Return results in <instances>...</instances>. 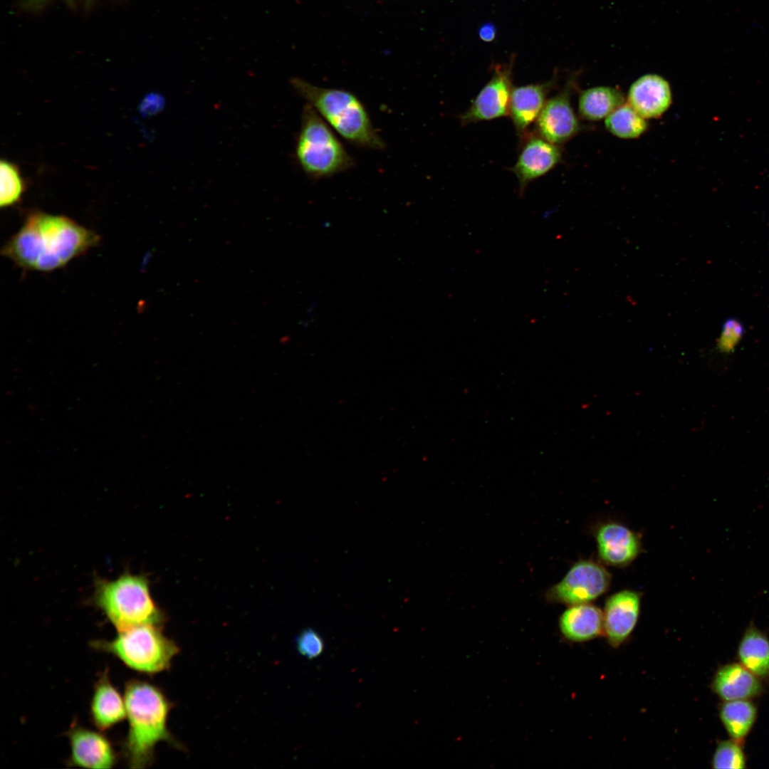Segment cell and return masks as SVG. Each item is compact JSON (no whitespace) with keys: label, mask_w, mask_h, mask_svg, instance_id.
<instances>
[{"label":"cell","mask_w":769,"mask_h":769,"mask_svg":"<svg viewBox=\"0 0 769 769\" xmlns=\"http://www.w3.org/2000/svg\"><path fill=\"white\" fill-rule=\"evenodd\" d=\"M95 232L63 216L33 212L4 245L1 254L18 266L51 271L96 246Z\"/></svg>","instance_id":"1"},{"label":"cell","mask_w":769,"mask_h":769,"mask_svg":"<svg viewBox=\"0 0 769 769\" xmlns=\"http://www.w3.org/2000/svg\"><path fill=\"white\" fill-rule=\"evenodd\" d=\"M124 698L128 729L123 757L129 768H147L153 763L158 743L174 742L167 727L171 703L159 689L139 679L125 683Z\"/></svg>","instance_id":"2"},{"label":"cell","mask_w":769,"mask_h":769,"mask_svg":"<svg viewBox=\"0 0 769 769\" xmlns=\"http://www.w3.org/2000/svg\"><path fill=\"white\" fill-rule=\"evenodd\" d=\"M292 85L332 130L358 147L383 150L384 141L376 131L367 108L350 91L314 85L294 78Z\"/></svg>","instance_id":"3"},{"label":"cell","mask_w":769,"mask_h":769,"mask_svg":"<svg viewBox=\"0 0 769 769\" xmlns=\"http://www.w3.org/2000/svg\"><path fill=\"white\" fill-rule=\"evenodd\" d=\"M94 603L117 632L142 624L159 626L164 619L142 575L125 572L113 580H98Z\"/></svg>","instance_id":"4"},{"label":"cell","mask_w":769,"mask_h":769,"mask_svg":"<svg viewBox=\"0 0 769 769\" xmlns=\"http://www.w3.org/2000/svg\"><path fill=\"white\" fill-rule=\"evenodd\" d=\"M295 154L303 171L313 180L331 177L355 165L335 132L308 103L302 111Z\"/></svg>","instance_id":"5"},{"label":"cell","mask_w":769,"mask_h":769,"mask_svg":"<svg viewBox=\"0 0 769 769\" xmlns=\"http://www.w3.org/2000/svg\"><path fill=\"white\" fill-rule=\"evenodd\" d=\"M90 646L113 655L128 668L147 674L167 669L179 652L177 644L162 634L159 626L152 624L118 632L113 639L92 641Z\"/></svg>","instance_id":"6"},{"label":"cell","mask_w":769,"mask_h":769,"mask_svg":"<svg viewBox=\"0 0 769 769\" xmlns=\"http://www.w3.org/2000/svg\"><path fill=\"white\" fill-rule=\"evenodd\" d=\"M610 581L611 575L602 565L580 560L548 590V597L570 605L590 603L607 590Z\"/></svg>","instance_id":"7"},{"label":"cell","mask_w":769,"mask_h":769,"mask_svg":"<svg viewBox=\"0 0 769 769\" xmlns=\"http://www.w3.org/2000/svg\"><path fill=\"white\" fill-rule=\"evenodd\" d=\"M575 83L569 80L565 88L547 100L535 122V133L557 145L575 137L580 123L571 103Z\"/></svg>","instance_id":"8"},{"label":"cell","mask_w":769,"mask_h":769,"mask_svg":"<svg viewBox=\"0 0 769 769\" xmlns=\"http://www.w3.org/2000/svg\"><path fill=\"white\" fill-rule=\"evenodd\" d=\"M512 89L511 68L496 67L491 79L460 115L461 124L465 125L508 115Z\"/></svg>","instance_id":"9"},{"label":"cell","mask_w":769,"mask_h":769,"mask_svg":"<svg viewBox=\"0 0 769 769\" xmlns=\"http://www.w3.org/2000/svg\"><path fill=\"white\" fill-rule=\"evenodd\" d=\"M102 732L73 723L66 733L70 749L68 765L95 769L113 768L117 761V754L111 741Z\"/></svg>","instance_id":"10"},{"label":"cell","mask_w":769,"mask_h":769,"mask_svg":"<svg viewBox=\"0 0 769 769\" xmlns=\"http://www.w3.org/2000/svg\"><path fill=\"white\" fill-rule=\"evenodd\" d=\"M517 161L512 168L516 176L519 194L522 195L530 182L545 175L562 159L559 145L538 134L525 132Z\"/></svg>","instance_id":"11"},{"label":"cell","mask_w":769,"mask_h":769,"mask_svg":"<svg viewBox=\"0 0 769 769\" xmlns=\"http://www.w3.org/2000/svg\"><path fill=\"white\" fill-rule=\"evenodd\" d=\"M640 601L639 594L629 590L614 593L606 600L603 633L613 647L625 642L633 632L639 615Z\"/></svg>","instance_id":"12"},{"label":"cell","mask_w":769,"mask_h":769,"mask_svg":"<svg viewBox=\"0 0 769 769\" xmlns=\"http://www.w3.org/2000/svg\"><path fill=\"white\" fill-rule=\"evenodd\" d=\"M672 100L669 81L655 73L643 75L634 80L626 98V102L646 120L661 117L671 107Z\"/></svg>","instance_id":"13"},{"label":"cell","mask_w":769,"mask_h":769,"mask_svg":"<svg viewBox=\"0 0 769 769\" xmlns=\"http://www.w3.org/2000/svg\"><path fill=\"white\" fill-rule=\"evenodd\" d=\"M598 554L610 565L623 567L631 563L641 551L637 533L615 522L600 525L596 532Z\"/></svg>","instance_id":"14"},{"label":"cell","mask_w":769,"mask_h":769,"mask_svg":"<svg viewBox=\"0 0 769 769\" xmlns=\"http://www.w3.org/2000/svg\"><path fill=\"white\" fill-rule=\"evenodd\" d=\"M712 691L723 701L753 699L763 692V681L739 662L724 664L716 671Z\"/></svg>","instance_id":"15"},{"label":"cell","mask_w":769,"mask_h":769,"mask_svg":"<svg viewBox=\"0 0 769 769\" xmlns=\"http://www.w3.org/2000/svg\"><path fill=\"white\" fill-rule=\"evenodd\" d=\"M93 723L100 731L111 728L126 718L124 696L113 684L106 668L95 683L90 706Z\"/></svg>","instance_id":"16"},{"label":"cell","mask_w":769,"mask_h":769,"mask_svg":"<svg viewBox=\"0 0 769 769\" xmlns=\"http://www.w3.org/2000/svg\"><path fill=\"white\" fill-rule=\"evenodd\" d=\"M554 85L553 78L544 83L513 88L508 115L518 135L527 132L528 127L537 120Z\"/></svg>","instance_id":"17"},{"label":"cell","mask_w":769,"mask_h":769,"mask_svg":"<svg viewBox=\"0 0 769 769\" xmlns=\"http://www.w3.org/2000/svg\"><path fill=\"white\" fill-rule=\"evenodd\" d=\"M560 629L571 641L592 640L603 633V612L590 603L571 605L560 618Z\"/></svg>","instance_id":"18"},{"label":"cell","mask_w":769,"mask_h":769,"mask_svg":"<svg viewBox=\"0 0 769 769\" xmlns=\"http://www.w3.org/2000/svg\"><path fill=\"white\" fill-rule=\"evenodd\" d=\"M737 657L740 664L763 681L769 679V639L753 623L741 637Z\"/></svg>","instance_id":"19"},{"label":"cell","mask_w":769,"mask_h":769,"mask_svg":"<svg viewBox=\"0 0 769 769\" xmlns=\"http://www.w3.org/2000/svg\"><path fill=\"white\" fill-rule=\"evenodd\" d=\"M625 102L624 93L617 88L606 85L591 87L582 90L579 95V116L585 120L599 121L605 119Z\"/></svg>","instance_id":"20"},{"label":"cell","mask_w":769,"mask_h":769,"mask_svg":"<svg viewBox=\"0 0 769 769\" xmlns=\"http://www.w3.org/2000/svg\"><path fill=\"white\" fill-rule=\"evenodd\" d=\"M757 707L750 699L723 701L720 719L731 739L743 743L757 718Z\"/></svg>","instance_id":"21"},{"label":"cell","mask_w":769,"mask_h":769,"mask_svg":"<svg viewBox=\"0 0 769 769\" xmlns=\"http://www.w3.org/2000/svg\"><path fill=\"white\" fill-rule=\"evenodd\" d=\"M605 127L610 134L618 138L633 140L647 131L648 122L625 102L605 119Z\"/></svg>","instance_id":"22"},{"label":"cell","mask_w":769,"mask_h":769,"mask_svg":"<svg viewBox=\"0 0 769 769\" xmlns=\"http://www.w3.org/2000/svg\"><path fill=\"white\" fill-rule=\"evenodd\" d=\"M0 206H11L21 199L24 191V184L18 167L8 161L0 163Z\"/></svg>","instance_id":"23"},{"label":"cell","mask_w":769,"mask_h":769,"mask_svg":"<svg viewBox=\"0 0 769 769\" xmlns=\"http://www.w3.org/2000/svg\"><path fill=\"white\" fill-rule=\"evenodd\" d=\"M743 743L733 739L720 741L713 755L712 768L741 769L746 767Z\"/></svg>","instance_id":"24"},{"label":"cell","mask_w":769,"mask_h":769,"mask_svg":"<svg viewBox=\"0 0 769 769\" xmlns=\"http://www.w3.org/2000/svg\"><path fill=\"white\" fill-rule=\"evenodd\" d=\"M744 331V325L738 319L729 318L726 320L717 341L718 349L724 353L733 352L741 340Z\"/></svg>","instance_id":"25"},{"label":"cell","mask_w":769,"mask_h":769,"mask_svg":"<svg viewBox=\"0 0 769 769\" xmlns=\"http://www.w3.org/2000/svg\"><path fill=\"white\" fill-rule=\"evenodd\" d=\"M298 652L309 659L319 656L324 651V642L320 634L312 629L303 630L296 639Z\"/></svg>","instance_id":"26"},{"label":"cell","mask_w":769,"mask_h":769,"mask_svg":"<svg viewBox=\"0 0 769 769\" xmlns=\"http://www.w3.org/2000/svg\"><path fill=\"white\" fill-rule=\"evenodd\" d=\"M480 38L486 42L492 41L496 37V28L490 23L483 24L478 31Z\"/></svg>","instance_id":"27"},{"label":"cell","mask_w":769,"mask_h":769,"mask_svg":"<svg viewBox=\"0 0 769 769\" xmlns=\"http://www.w3.org/2000/svg\"><path fill=\"white\" fill-rule=\"evenodd\" d=\"M24 5L28 8H40L53 0H23Z\"/></svg>","instance_id":"28"}]
</instances>
